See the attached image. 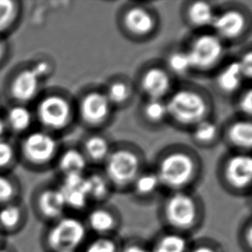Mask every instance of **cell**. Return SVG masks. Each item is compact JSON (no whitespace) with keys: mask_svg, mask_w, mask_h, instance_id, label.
Returning a JSON list of instances; mask_svg holds the SVG:
<instances>
[{"mask_svg":"<svg viewBox=\"0 0 252 252\" xmlns=\"http://www.w3.org/2000/svg\"><path fill=\"white\" fill-rule=\"evenodd\" d=\"M205 216L203 201L191 190L168 192L158 209V217L164 230L189 238L201 228Z\"/></svg>","mask_w":252,"mask_h":252,"instance_id":"obj_1","label":"cell"},{"mask_svg":"<svg viewBox=\"0 0 252 252\" xmlns=\"http://www.w3.org/2000/svg\"><path fill=\"white\" fill-rule=\"evenodd\" d=\"M154 170L161 188L168 192L190 190L200 178L201 164L189 148L177 146L161 153Z\"/></svg>","mask_w":252,"mask_h":252,"instance_id":"obj_2","label":"cell"},{"mask_svg":"<svg viewBox=\"0 0 252 252\" xmlns=\"http://www.w3.org/2000/svg\"><path fill=\"white\" fill-rule=\"evenodd\" d=\"M168 120L183 128L190 129L194 125L210 118L212 101L209 95L197 86L183 85L173 89L165 99Z\"/></svg>","mask_w":252,"mask_h":252,"instance_id":"obj_3","label":"cell"},{"mask_svg":"<svg viewBox=\"0 0 252 252\" xmlns=\"http://www.w3.org/2000/svg\"><path fill=\"white\" fill-rule=\"evenodd\" d=\"M31 106L38 127L57 136L68 130L76 118L75 102L61 90L43 91Z\"/></svg>","mask_w":252,"mask_h":252,"instance_id":"obj_4","label":"cell"},{"mask_svg":"<svg viewBox=\"0 0 252 252\" xmlns=\"http://www.w3.org/2000/svg\"><path fill=\"white\" fill-rule=\"evenodd\" d=\"M89 237L84 218L66 213L55 221L44 225L40 242L44 252H80Z\"/></svg>","mask_w":252,"mask_h":252,"instance_id":"obj_5","label":"cell"},{"mask_svg":"<svg viewBox=\"0 0 252 252\" xmlns=\"http://www.w3.org/2000/svg\"><path fill=\"white\" fill-rule=\"evenodd\" d=\"M17 146L20 164L36 173L54 168L62 150L58 136L39 127L20 137Z\"/></svg>","mask_w":252,"mask_h":252,"instance_id":"obj_6","label":"cell"},{"mask_svg":"<svg viewBox=\"0 0 252 252\" xmlns=\"http://www.w3.org/2000/svg\"><path fill=\"white\" fill-rule=\"evenodd\" d=\"M102 165V173L113 190L119 192L129 191L136 177L145 169L141 151L127 144L112 147Z\"/></svg>","mask_w":252,"mask_h":252,"instance_id":"obj_7","label":"cell"},{"mask_svg":"<svg viewBox=\"0 0 252 252\" xmlns=\"http://www.w3.org/2000/svg\"><path fill=\"white\" fill-rule=\"evenodd\" d=\"M218 177L221 187L231 195H250L252 184V159L250 154L232 152L228 154L220 165Z\"/></svg>","mask_w":252,"mask_h":252,"instance_id":"obj_8","label":"cell"},{"mask_svg":"<svg viewBox=\"0 0 252 252\" xmlns=\"http://www.w3.org/2000/svg\"><path fill=\"white\" fill-rule=\"evenodd\" d=\"M192 71L211 72L222 65L225 58V43L212 31H202L194 35L185 47Z\"/></svg>","mask_w":252,"mask_h":252,"instance_id":"obj_9","label":"cell"},{"mask_svg":"<svg viewBox=\"0 0 252 252\" xmlns=\"http://www.w3.org/2000/svg\"><path fill=\"white\" fill-rule=\"evenodd\" d=\"M44 81L32 63L21 65L6 78L5 96L10 103L32 105L43 92Z\"/></svg>","mask_w":252,"mask_h":252,"instance_id":"obj_10","label":"cell"},{"mask_svg":"<svg viewBox=\"0 0 252 252\" xmlns=\"http://www.w3.org/2000/svg\"><path fill=\"white\" fill-rule=\"evenodd\" d=\"M28 206L34 218L44 225L67 213L64 196L57 184L37 185L31 194Z\"/></svg>","mask_w":252,"mask_h":252,"instance_id":"obj_11","label":"cell"},{"mask_svg":"<svg viewBox=\"0 0 252 252\" xmlns=\"http://www.w3.org/2000/svg\"><path fill=\"white\" fill-rule=\"evenodd\" d=\"M251 27V17L239 5L225 6L217 10L212 24V32L226 43L242 39Z\"/></svg>","mask_w":252,"mask_h":252,"instance_id":"obj_12","label":"cell"},{"mask_svg":"<svg viewBox=\"0 0 252 252\" xmlns=\"http://www.w3.org/2000/svg\"><path fill=\"white\" fill-rule=\"evenodd\" d=\"M113 109L105 93L98 89L86 91L75 102L76 117L91 128L106 125L112 116Z\"/></svg>","mask_w":252,"mask_h":252,"instance_id":"obj_13","label":"cell"},{"mask_svg":"<svg viewBox=\"0 0 252 252\" xmlns=\"http://www.w3.org/2000/svg\"><path fill=\"white\" fill-rule=\"evenodd\" d=\"M120 26L133 40H146L156 33L158 19L149 7L134 3L124 8L120 15Z\"/></svg>","mask_w":252,"mask_h":252,"instance_id":"obj_14","label":"cell"},{"mask_svg":"<svg viewBox=\"0 0 252 252\" xmlns=\"http://www.w3.org/2000/svg\"><path fill=\"white\" fill-rule=\"evenodd\" d=\"M138 88L146 99H165L173 90V78L164 65H150L141 71Z\"/></svg>","mask_w":252,"mask_h":252,"instance_id":"obj_15","label":"cell"},{"mask_svg":"<svg viewBox=\"0 0 252 252\" xmlns=\"http://www.w3.org/2000/svg\"><path fill=\"white\" fill-rule=\"evenodd\" d=\"M85 214V225L93 236H116L122 226L119 212L107 203L92 205Z\"/></svg>","mask_w":252,"mask_h":252,"instance_id":"obj_16","label":"cell"},{"mask_svg":"<svg viewBox=\"0 0 252 252\" xmlns=\"http://www.w3.org/2000/svg\"><path fill=\"white\" fill-rule=\"evenodd\" d=\"M85 175H70L61 177L58 186L65 200L67 213L79 215L92 206L86 192Z\"/></svg>","mask_w":252,"mask_h":252,"instance_id":"obj_17","label":"cell"},{"mask_svg":"<svg viewBox=\"0 0 252 252\" xmlns=\"http://www.w3.org/2000/svg\"><path fill=\"white\" fill-rule=\"evenodd\" d=\"M31 211L23 198L0 206V232L6 239L23 232L30 219Z\"/></svg>","mask_w":252,"mask_h":252,"instance_id":"obj_18","label":"cell"},{"mask_svg":"<svg viewBox=\"0 0 252 252\" xmlns=\"http://www.w3.org/2000/svg\"><path fill=\"white\" fill-rule=\"evenodd\" d=\"M3 116L8 135L20 138L34 128L35 120L31 105L10 103Z\"/></svg>","mask_w":252,"mask_h":252,"instance_id":"obj_19","label":"cell"},{"mask_svg":"<svg viewBox=\"0 0 252 252\" xmlns=\"http://www.w3.org/2000/svg\"><path fill=\"white\" fill-rule=\"evenodd\" d=\"M246 79L237 60L220 65L215 76L217 91L225 96L236 95L243 89Z\"/></svg>","mask_w":252,"mask_h":252,"instance_id":"obj_20","label":"cell"},{"mask_svg":"<svg viewBox=\"0 0 252 252\" xmlns=\"http://www.w3.org/2000/svg\"><path fill=\"white\" fill-rule=\"evenodd\" d=\"M224 139L233 152L250 154L252 147V124L251 119L239 117L232 120L224 130Z\"/></svg>","mask_w":252,"mask_h":252,"instance_id":"obj_21","label":"cell"},{"mask_svg":"<svg viewBox=\"0 0 252 252\" xmlns=\"http://www.w3.org/2000/svg\"><path fill=\"white\" fill-rule=\"evenodd\" d=\"M217 9L207 1H192L184 6V17L189 27L202 32L211 29Z\"/></svg>","mask_w":252,"mask_h":252,"instance_id":"obj_22","label":"cell"},{"mask_svg":"<svg viewBox=\"0 0 252 252\" xmlns=\"http://www.w3.org/2000/svg\"><path fill=\"white\" fill-rule=\"evenodd\" d=\"M88 164L80 148L69 147L62 148L54 168L62 177L70 175H85L87 173Z\"/></svg>","mask_w":252,"mask_h":252,"instance_id":"obj_23","label":"cell"},{"mask_svg":"<svg viewBox=\"0 0 252 252\" xmlns=\"http://www.w3.org/2000/svg\"><path fill=\"white\" fill-rule=\"evenodd\" d=\"M85 184L91 204L107 203L114 190L102 171L85 174Z\"/></svg>","mask_w":252,"mask_h":252,"instance_id":"obj_24","label":"cell"},{"mask_svg":"<svg viewBox=\"0 0 252 252\" xmlns=\"http://www.w3.org/2000/svg\"><path fill=\"white\" fill-rule=\"evenodd\" d=\"M113 146L107 137L101 133H92L85 138L80 149L89 164H103Z\"/></svg>","mask_w":252,"mask_h":252,"instance_id":"obj_25","label":"cell"},{"mask_svg":"<svg viewBox=\"0 0 252 252\" xmlns=\"http://www.w3.org/2000/svg\"><path fill=\"white\" fill-rule=\"evenodd\" d=\"M21 1L0 0V37L7 38L17 30L23 17Z\"/></svg>","mask_w":252,"mask_h":252,"instance_id":"obj_26","label":"cell"},{"mask_svg":"<svg viewBox=\"0 0 252 252\" xmlns=\"http://www.w3.org/2000/svg\"><path fill=\"white\" fill-rule=\"evenodd\" d=\"M191 239L181 233L164 230L150 244L152 252H187Z\"/></svg>","mask_w":252,"mask_h":252,"instance_id":"obj_27","label":"cell"},{"mask_svg":"<svg viewBox=\"0 0 252 252\" xmlns=\"http://www.w3.org/2000/svg\"><path fill=\"white\" fill-rule=\"evenodd\" d=\"M161 189L160 182L155 170L144 169L133 182L129 191L138 200L147 201L154 198Z\"/></svg>","mask_w":252,"mask_h":252,"instance_id":"obj_28","label":"cell"},{"mask_svg":"<svg viewBox=\"0 0 252 252\" xmlns=\"http://www.w3.org/2000/svg\"><path fill=\"white\" fill-rule=\"evenodd\" d=\"M191 140L196 146L210 147L218 141L221 135V130L217 123L210 118L203 120L190 129Z\"/></svg>","mask_w":252,"mask_h":252,"instance_id":"obj_29","label":"cell"},{"mask_svg":"<svg viewBox=\"0 0 252 252\" xmlns=\"http://www.w3.org/2000/svg\"><path fill=\"white\" fill-rule=\"evenodd\" d=\"M103 92L114 108L123 107L132 99L133 88L126 79L116 78L107 84Z\"/></svg>","mask_w":252,"mask_h":252,"instance_id":"obj_30","label":"cell"},{"mask_svg":"<svg viewBox=\"0 0 252 252\" xmlns=\"http://www.w3.org/2000/svg\"><path fill=\"white\" fill-rule=\"evenodd\" d=\"M142 119L149 125L158 126L168 121L166 102L164 99H146L140 108Z\"/></svg>","mask_w":252,"mask_h":252,"instance_id":"obj_31","label":"cell"},{"mask_svg":"<svg viewBox=\"0 0 252 252\" xmlns=\"http://www.w3.org/2000/svg\"><path fill=\"white\" fill-rule=\"evenodd\" d=\"M19 164L17 140L10 136L0 139V172L12 173Z\"/></svg>","mask_w":252,"mask_h":252,"instance_id":"obj_32","label":"cell"},{"mask_svg":"<svg viewBox=\"0 0 252 252\" xmlns=\"http://www.w3.org/2000/svg\"><path fill=\"white\" fill-rule=\"evenodd\" d=\"M164 66L172 77L184 76L192 72L190 61L186 48H173L168 52L164 60Z\"/></svg>","mask_w":252,"mask_h":252,"instance_id":"obj_33","label":"cell"},{"mask_svg":"<svg viewBox=\"0 0 252 252\" xmlns=\"http://www.w3.org/2000/svg\"><path fill=\"white\" fill-rule=\"evenodd\" d=\"M23 198V187L13 173L0 172V206Z\"/></svg>","mask_w":252,"mask_h":252,"instance_id":"obj_34","label":"cell"},{"mask_svg":"<svg viewBox=\"0 0 252 252\" xmlns=\"http://www.w3.org/2000/svg\"><path fill=\"white\" fill-rule=\"evenodd\" d=\"M122 241L116 236L89 237L80 252H120Z\"/></svg>","mask_w":252,"mask_h":252,"instance_id":"obj_35","label":"cell"},{"mask_svg":"<svg viewBox=\"0 0 252 252\" xmlns=\"http://www.w3.org/2000/svg\"><path fill=\"white\" fill-rule=\"evenodd\" d=\"M237 242L242 252H252V219L249 215L243 220L237 232Z\"/></svg>","mask_w":252,"mask_h":252,"instance_id":"obj_36","label":"cell"},{"mask_svg":"<svg viewBox=\"0 0 252 252\" xmlns=\"http://www.w3.org/2000/svg\"><path fill=\"white\" fill-rule=\"evenodd\" d=\"M187 252H225V248L216 239L201 237L191 240Z\"/></svg>","mask_w":252,"mask_h":252,"instance_id":"obj_37","label":"cell"},{"mask_svg":"<svg viewBox=\"0 0 252 252\" xmlns=\"http://www.w3.org/2000/svg\"><path fill=\"white\" fill-rule=\"evenodd\" d=\"M236 109L240 116L251 119L252 113V92L251 88H243L236 95Z\"/></svg>","mask_w":252,"mask_h":252,"instance_id":"obj_38","label":"cell"},{"mask_svg":"<svg viewBox=\"0 0 252 252\" xmlns=\"http://www.w3.org/2000/svg\"><path fill=\"white\" fill-rule=\"evenodd\" d=\"M120 252H152L150 245L141 239H129L122 242Z\"/></svg>","mask_w":252,"mask_h":252,"instance_id":"obj_39","label":"cell"},{"mask_svg":"<svg viewBox=\"0 0 252 252\" xmlns=\"http://www.w3.org/2000/svg\"><path fill=\"white\" fill-rule=\"evenodd\" d=\"M237 62L239 63L244 78L246 80L252 79V54L251 49L243 52Z\"/></svg>","mask_w":252,"mask_h":252,"instance_id":"obj_40","label":"cell"},{"mask_svg":"<svg viewBox=\"0 0 252 252\" xmlns=\"http://www.w3.org/2000/svg\"><path fill=\"white\" fill-rule=\"evenodd\" d=\"M11 55V48L7 38L0 37V70L6 65Z\"/></svg>","mask_w":252,"mask_h":252,"instance_id":"obj_41","label":"cell"},{"mask_svg":"<svg viewBox=\"0 0 252 252\" xmlns=\"http://www.w3.org/2000/svg\"><path fill=\"white\" fill-rule=\"evenodd\" d=\"M6 136H9L7 132L6 125L3 118V112L0 111V139H3Z\"/></svg>","mask_w":252,"mask_h":252,"instance_id":"obj_42","label":"cell"},{"mask_svg":"<svg viewBox=\"0 0 252 252\" xmlns=\"http://www.w3.org/2000/svg\"><path fill=\"white\" fill-rule=\"evenodd\" d=\"M0 252H18V251L13 245L5 241L2 245H0Z\"/></svg>","mask_w":252,"mask_h":252,"instance_id":"obj_43","label":"cell"},{"mask_svg":"<svg viewBox=\"0 0 252 252\" xmlns=\"http://www.w3.org/2000/svg\"><path fill=\"white\" fill-rule=\"evenodd\" d=\"M6 241V239L3 237L2 234H1V232H0V245H2L3 242H5Z\"/></svg>","mask_w":252,"mask_h":252,"instance_id":"obj_44","label":"cell"}]
</instances>
